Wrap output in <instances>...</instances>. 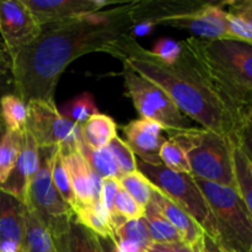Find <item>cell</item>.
Listing matches in <instances>:
<instances>
[{
    "mask_svg": "<svg viewBox=\"0 0 252 252\" xmlns=\"http://www.w3.org/2000/svg\"><path fill=\"white\" fill-rule=\"evenodd\" d=\"M174 248H175V252H194L193 248H191V246L186 245V244L184 243L175 244Z\"/></svg>",
    "mask_w": 252,
    "mask_h": 252,
    "instance_id": "7bdbcfd3",
    "label": "cell"
},
{
    "mask_svg": "<svg viewBox=\"0 0 252 252\" xmlns=\"http://www.w3.org/2000/svg\"><path fill=\"white\" fill-rule=\"evenodd\" d=\"M135 1L42 26L39 36L10 58L14 94L25 103H56L57 84L69 64L89 53H107L111 44L132 36Z\"/></svg>",
    "mask_w": 252,
    "mask_h": 252,
    "instance_id": "6da1fadb",
    "label": "cell"
},
{
    "mask_svg": "<svg viewBox=\"0 0 252 252\" xmlns=\"http://www.w3.org/2000/svg\"><path fill=\"white\" fill-rule=\"evenodd\" d=\"M121 187L139 204L142 208H147L152 198V187L149 180L140 171L123 175L120 179Z\"/></svg>",
    "mask_w": 252,
    "mask_h": 252,
    "instance_id": "f546056e",
    "label": "cell"
},
{
    "mask_svg": "<svg viewBox=\"0 0 252 252\" xmlns=\"http://www.w3.org/2000/svg\"><path fill=\"white\" fill-rule=\"evenodd\" d=\"M137 170L149 180L153 186L184 209L201 226L204 234L214 238L213 218L208 203L192 175L179 174L162 164H147L139 159H137Z\"/></svg>",
    "mask_w": 252,
    "mask_h": 252,
    "instance_id": "52a82bcc",
    "label": "cell"
},
{
    "mask_svg": "<svg viewBox=\"0 0 252 252\" xmlns=\"http://www.w3.org/2000/svg\"><path fill=\"white\" fill-rule=\"evenodd\" d=\"M53 149H39V167L30 184L26 206L38 217L58 252H64L75 216L71 207L62 198L52 182Z\"/></svg>",
    "mask_w": 252,
    "mask_h": 252,
    "instance_id": "8992f818",
    "label": "cell"
},
{
    "mask_svg": "<svg viewBox=\"0 0 252 252\" xmlns=\"http://www.w3.org/2000/svg\"><path fill=\"white\" fill-rule=\"evenodd\" d=\"M194 181L208 203L214 240L230 252H252V217L238 189Z\"/></svg>",
    "mask_w": 252,
    "mask_h": 252,
    "instance_id": "5b68a950",
    "label": "cell"
},
{
    "mask_svg": "<svg viewBox=\"0 0 252 252\" xmlns=\"http://www.w3.org/2000/svg\"><path fill=\"white\" fill-rule=\"evenodd\" d=\"M143 218L145 219V223H147L148 233H149L152 243L171 244V245L182 243L176 229L162 216L161 212L159 211L157 204L152 199L145 208Z\"/></svg>",
    "mask_w": 252,
    "mask_h": 252,
    "instance_id": "d6986e66",
    "label": "cell"
},
{
    "mask_svg": "<svg viewBox=\"0 0 252 252\" xmlns=\"http://www.w3.org/2000/svg\"><path fill=\"white\" fill-rule=\"evenodd\" d=\"M169 135L186 153L192 176L238 189L234 165L235 139L193 127Z\"/></svg>",
    "mask_w": 252,
    "mask_h": 252,
    "instance_id": "277c9868",
    "label": "cell"
},
{
    "mask_svg": "<svg viewBox=\"0 0 252 252\" xmlns=\"http://www.w3.org/2000/svg\"><path fill=\"white\" fill-rule=\"evenodd\" d=\"M150 199L157 204L162 216L176 229L182 243L191 246V248H194L199 243L204 231L184 209L180 208L171 199L167 198L155 186L152 187V198Z\"/></svg>",
    "mask_w": 252,
    "mask_h": 252,
    "instance_id": "2e32d148",
    "label": "cell"
},
{
    "mask_svg": "<svg viewBox=\"0 0 252 252\" xmlns=\"http://www.w3.org/2000/svg\"><path fill=\"white\" fill-rule=\"evenodd\" d=\"M182 42L239 112H243L252 96V44L198 37H189Z\"/></svg>",
    "mask_w": 252,
    "mask_h": 252,
    "instance_id": "3957f363",
    "label": "cell"
},
{
    "mask_svg": "<svg viewBox=\"0 0 252 252\" xmlns=\"http://www.w3.org/2000/svg\"><path fill=\"white\" fill-rule=\"evenodd\" d=\"M62 157L68 170L69 179L76 199V208L97 204L100 202L102 179L90 169L80 149L66 152L62 154Z\"/></svg>",
    "mask_w": 252,
    "mask_h": 252,
    "instance_id": "4fadbf2b",
    "label": "cell"
},
{
    "mask_svg": "<svg viewBox=\"0 0 252 252\" xmlns=\"http://www.w3.org/2000/svg\"><path fill=\"white\" fill-rule=\"evenodd\" d=\"M118 252H144L152 244L144 218L123 223L113 231Z\"/></svg>",
    "mask_w": 252,
    "mask_h": 252,
    "instance_id": "ac0fdd59",
    "label": "cell"
},
{
    "mask_svg": "<svg viewBox=\"0 0 252 252\" xmlns=\"http://www.w3.org/2000/svg\"><path fill=\"white\" fill-rule=\"evenodd\" d=\"M234 165H235V177L238 191L243 196L252 217V170L250 162L236 143L234 148Z\"/></svg>",
    "mask_w": 252,
    "mask_h": 252,
    "instance_id": "f1b7e54d",
    "label": "cell"
},
{
    "mask_svg": "<svg viewBox=\"0 0 252 252\" xmlns=\"http://www.w3.org/2000/svg\"><path fill=\"white\" fill-rule=\"evenodd\" d=\"M64 252H103L95 233L75 219L73 220L66 239Z\"/></svg>",
    "mask_w": 252,
    "mask_h": 252,
    "instance_id": "d4e9b609",
    "label": "cell"
},
{
    "mask_svg": "<svg viewBox=\"0 0 252 252\" xmlns=\"http://www.w3.org/2000/svg\"><path fill=\"white\" fill-rule=\"evenodd\" d=\"M241 123L243 126H251L252 127V96L244 106L243 112H241Z\"/></svg>",
    "mask_w": 252,
    "mask_h": 252,
    "instance_id": "ab89813d",
    "label": "cell"
},
{
    "mask_svg": "<svg viewBox=\"0 0 252 252\" xmlns=\"http://www.w3.org/2000/svg\"><path fill=\"white\" fill-rule=\"evenodd\" d=\"M27 207L0 189V252H24Z\"/></svg>",
    "mask_w": 252,
    "mask_h": 252,
    "instance_id": "7c38bea8",
    "label": "cell"
},
{
    "mask_svg": "<svg viewBox=\"0 0 252 252\" xmlns=\"http://www.w3.org/2000/svg\"><path fill=\"white\" fill-rule=\"evenodd\" d=\"M229 7L226 11L241 17L252 29V0H241V1H226L221 2Z\"/></svg>",
    "mask_w": 252,
    "mask_h": 252,
    "instance_id": "8d00e7d4",
    "label": "cell"
},
{
    "mask_svg": "<svg viewBox=\"0 0 252 252\" xmlns=\"http://www.w3.org/2000/svg\"><path fill=\"white\" fill-rule=\"evenodd\" d=\"M181 51L182 48L180 42L174 41L171 38H161L160 41L157 42L152 52L160 61H162L164 63L171 64L179 58Z\"/></svg>",
    "mask_w": 252,
    "mask_h": 252,
    "instance_id": "e575fe53",
    "label": "cell"
},
{
    "mask_svg": "<svg viewBox=\"0 0 252 252\" xmlns=\"http://www.w3.org/2000/svg\"><path fill=\"white\" fill-rule=\"evenodd\" d=\"M80 152L88 161L90 169L101 179H117L122 177L112 153L107 147L98 150H93L81 142Z\"/></svg>",
    "mask_w": 252,
    "mask_h": 252,
    "instance_id": "44dd1931",
    "label": "cell"
},
{
    "mask_svg": "<svg viewBox=\"0 0 252 252\" xmlns=\"http://www.w3.org/2000/svg\"><path fill=\"white\" fill-rule=\"evenodd\" d=\"M74 219L90 229L93 233L100 238H111L113 239V231L110 225L107 217L103 214L102 209H101L100 202L94 206H85V207H78L74 211Z\"/></svg>",
    "mask_w": 252,
    "mask_h": 252,
    "instance_id": "603a6c76",
    "label": "cell"
},
{
    "mask_svg": "<svg viewBox=\"0 0 252 252\" xmlns=\"http://www.w3.org/2000/svg\"><path fill=\"white\" fill-rule=\"evenodd\" d=\"M121 189L120 180L117 179H102L101 181L100 191V206L103 214L107 217L108 221L111 220V216L113 212V203Z\"/></svg>",
    "mask_w": 252,
    "mask_h": 252,
    "instance_id": "836d02e7",
    "label": "cell"
},
{
    "mask_svg": "<svg viewBox=\"0 0 252 252\" xmlns=\"http://www.w3.org/2000/svg\"><path fill=\"white\" fill-rule=\"evenodd\" d=\"M164 128L157 122L144 120H134L123 127L127 144L134 153L137 159L147 164L158 165L160 161V149L166 142L162 134Z\"/></svg>",
    "mask_w": 252,
    "mask_h": 252,
    "instance_id": "9a60e30c",
    "label": "cell"
},
{
    "mask_svg": "<svg viewBox=\"0 0 252 252\" xmlns=\"http://www.w3.org/2000/svg\"><path fill=\"white\" fill-rule=\"evenodd\" d=\"M39 167V149L26 129L22 133L21 152L6 181L0 186L24 204L27 203L30 184Z\"/></svg>",
    "mask_w": 252,
    "mask_h": 252,
    "instance_id": "5bb4252c",
    "label": "cell"
},
{
    "mask_svg": "<svg viewBox=\"0 0 252 252\" xmlns=\"http://www.w3.org/2000/svg\"><path fill=\"white\" fill-rule=\"evenodd\" d=\"M180 44L181 54L171 64L160 61L133 36L111 44L107 53L161 89L187 118L236 140L243 126L241 113L184 42Z\"/></svg>",
    "mask_w": 252,
    "mask_h": 252,
    "instance_id": "7a4b0ae2",
    "label": "cell"
},
{
    "mask_svg": "<svg viewBox=\"0 0 252 252\" xmlns=\"http://www.w3.org/2000/svg\"><path fill=\"white\" fill-rule=\"evenodd\" d=\"M81 138L86 147L93 150L106 148L117 137V125L110 116L97 113L80 126Z\"/></svg>",
    "mask_w": 252,
    "mask_h": 252,
    "instance_id": "e0dca14e",
    "label": "cell"
},
{
    "mask_svg": "<svg viewBox=\"0 0 252 252\" xmlns=\"http://www.w3.org/2000/svg\"><path fill=\"white\" fill-rule=\"evenodd\" d=\"M51 174L52 182H53L54 187H56V189L58 191V193L61 194L62 198L71 207V209L75 211L76 199L75 196H74L70 179H69L68 170H66L63 157H62L58 148H54L53 154H52Z\"/></svg>",
    "mask_w": 252,
    "mask_h": 252,
    "instance_id": "484cf974",
    "label": "cell"
},
{
    "mask_svg": "<svg viewBox=\"0 0 252 252\" xmlns=\"http://www.w3.org/2000/svg\"><path fill=\"white\" fill-rule=\"evenodd\" d=\"M226 33L230 41L252 44V29L241 17L226 11Z\"/></svg>",
    "mask_w": 252,
    "mask_h": 252,
    "instance_id": "d6a6232c",
    "label": "cell"
},
{
    "mask_svg": "<svg viewBox=\"0 0 252 252\" xmlns=\"http://www.w3.org/2000/svg\"><path fill=\"white\" fill-rule=\"evenodd\" d=\"M64 118L75 125L83 126L93 116L97 115L98 110L94 96L89 93H84L74 97L70 102L63 106V110L59 111Z\"/></svg>",
    "mask_w": 252,
    "mask_h": 252,
    "instance_id": "83f0119b",
    "label": "cell"
},
{
    "mask_svg": "<svg viewBox=\"0 0 252 252\" xmlns=\"http://www.w3.org/2000/svg\"><path fill=\"white\" fill-rule=\"evenodd\" d=\"M107 148L112 153L113 158L116 160V164H117L122 176L126 174L137 171V157H135V154L132 152L129 145L125 140H122L117 135L107 145Z\"/></svg>",
    "mask_w": 252,
    "mask_h": 252,
    "instance_id": "1f68e13d",
    "label": "cell"
},
{
    "mask_svg": "<svg viewBox=\"0 0 252 252\" xmlns=\"http://www.w3.org/2000/svg\"><path fill=\"white\" fill-rule=\"evenodd\" d=\"M174 245H171V244L152 243L144 252H175Z\"/></svg>",
    "mask_w": 252,
    "mask_h": 252,
    "instance_id": "60d3db41",
    "label": "cell"
},
{
    "mask_svg": "<svg viewBox=\"0 0 252 252\" xmlns=\"http://www.w3.org/2000/svg\"><path fill=\"white\" fill-rule=\"evenodd\" d=\"M27 207L26 212V233H25L24 252H58L51 235L38 217Z\"/></svg>",
    "mask_w": 252,
    "mask_h": 252,
    "instance_id": "ffe728a7",
    "label": "cell"
},
{
    "mask_svg": "<svg viewBox=\"0 0 252 252\" xmlns=\"http://www.w3.org/2000/svg\"><path fill=\"white\" fill-rule=\"evenodd\" d=\"M251 170H252V166H251Z\"/></svg>",
    "mask_w": 252,
    "mask_h": 252,
    "instance_id": "f6af8a7d",
    "label": "cell"
},
{
    "mask_svg": "<svg viewBox=\"0 0 252 252\" xmlns=\"http://www.w3.org/2000/svg\"><path fill=\"white\" fill-rule=\"evenodd\" d=\"M14 93V78L11 73L10 57L2 48L0 52V101L7 94Z\"/></svg>",
    "mask_w": 252,
    "mask_h": 252,
    "instance_id": "d590c367",
    "label": "cell"
},
{
    "mask_svg": "<svg viewBox=\"0 0 252 252\" xmlns=\"http://www.w3.org/2000/svg\"><path fill=\"white\" fill-rule=\"evenodd\" d=\"M160 161L171 171L191 175V167L186 153L172 138L166 139L162 144L160 149Z\"/></svg>",
    "mask_w": 252,
    "mask_h": 252,
    "instance_id": "4dcf8cb0",
    "label": "cell"
},
{
    "mask_svg": "<svg viewBox=\"0 0 252 252\" xmlns=\"http://www.w3.org/2000/svg\"><path fill=\"white\" fill-rule=\"evenodd\" d=\"M125 85L140 118L153 121L169 134L192 128L187 118L160 88L125 66Z\"/></svg>",
    "mask_w": 252,
    "mask_h": 252,
    "instance_id": "ba28073f",
    "label": "cell"
},
{
    "mask_svg": "<svg viewBox=\"0 0 252 252\" xmlns=\"http://www.w3.org/2000/svg\"><path fill=\"white\" fill-rule=\"evenodd\" d=\"M26 130L38 149L58 148L62 154L80 148V126L61 115L56 103L30 101L27 103Z\"/></svg>",
    "mask_w": 252,
    "mask_h": 252,
    "instance_id": "9c48e42d",
    "label": "cell"
},
{
    "mask_svg": "<svg viewBox=\"0 0 252 252\" xmlns=\"http://www.w3.org/2000/svg\"><path fill=\"white\" fill-rule=\"evenodd\" d=\"M98 241H100V245H101V248H102L103 252H118L113 239L100 238V236H98Z\"/></svg>",
    "mask_w": 252,
    "mask_h": 252,
    "instance_id": "b9f144b4",
    "label": "cell"
},
{
    "mask_svg": "<svg viewBox=\"0 0 252 252\" xmlns=\"http://www.w3.org/2000/svg\"><path fill=\"white\" fill-rule=\"evenodd\" d=\"M5 133H6V127H5L4 122H2L1 117H0V148H1V143H2V139H4Z\"/></svg>",
    "mask_w": 252,
    "mask_h": 252,
    "instance_id": "ee69618b",
    "label": "cell"
},
{
    "mask_svg": "<svg viewBox=\"0 0 252 252\" xmlns=\"http://www.w3.org/2000/svg\"><path fill=\"white\" fill-rule=\"evenodd\" d=\"M145 209L142 208L125 189L121 187L113 203V212L111 216L110 225L112 231H115L118 226L129 220H137L143 218Z\"/></svg>",
    "mask_w": 252,
    "mask_h": 252,
    "instance_id": "cb8c5ba5",
    "label": "cell"
},
{
    "mask_svg": "<svg viewBox=\"0 0 252 252\" xmlns=\"http://www.w3.org/2000/svg\"><path fill=\"white\" fill-rule=\"evenodd\" d=\"M193 249L194 252H230L207 234H203L199 243Z\"/></svg>",
    "mask_w": 252,
    "mask_h": 252,
    "instance_id": "f35d334b",
    "label": "cell"
},
{
    "mask_svg": "<svg viewBox=\"0 0 252 252\" xmlns=\"http://www.w3.org/2000/svg\"><path fill=\"white\" fill-rule=\"evenodd\" d=\"M24 133V132H22ZM22 133L7 130L0 148V186L6 181L21 152Z\"/></svg>",
    "mask_w": 252,
    "mask_h": 252,
    "instance_id": "4316f807",
    "label": "cell"
},
{
    "mask_svg": "<svg viewBox=\"0 0 252 252\" xmlns=\"http://www.w3.org/2000/svg\"><path fill=\"white\" fill-rule=\"evenodd\" d=\"M41 31L42 26L24 0H0V33L10 58L31 44Z\"/></svg>",
    "mask_w": 252,
    "mask_h": 252,
    "instance_id": "30bf717a",
    "label": "cell"
},
{
    "mask_svg": "<svg viewBox=\"0 0 252 252\" xmlns=\"http://www.w3.org/2000/svg\"><path fill=\"white\" fill-rule=\"evenodd\" d=\"M0 117L7 130L25 132L27 121L26 103L14 93L7 94L0 101Z\"/></svg>",
    "mask_w": 252,
    "mask_h": 252,
    "instance_id": "7402d4cb",
    "label": "cell"
},
{
    "mask_svg": "<svg viewBox=\"0 0 252 252\" xmlns=\"http://www.w3.org/2000/svg\"><path fill=\"white\" fill-rule=\"evenodd\" d=\"M236 143H238L239 148L244 155L246 157L248 161L250 162L252 166V127L251 126H243L238 133V138H236Z\"/></svg>",
    "mask_w": 252,
    "mask_h": 252,
    "instance_id": "74e56055",
    "label": "cell"
},
{
    "mask_svg": "<svg viewBox=\"0 0 252 252\" xmlns=\"http://www.w3.org/2000/svg\"><path fill=\"white\" fill-rule=\"evenodd\" d=\"M25 5L41 26L68 21L98 12L107 6L123 2L113 0H24Z\"/></svg>",
    "mask_w": 252,
    "mask_h": 252,
    "instance_id": "8fae6325",
    "label": "cell"
}]
</instances>
